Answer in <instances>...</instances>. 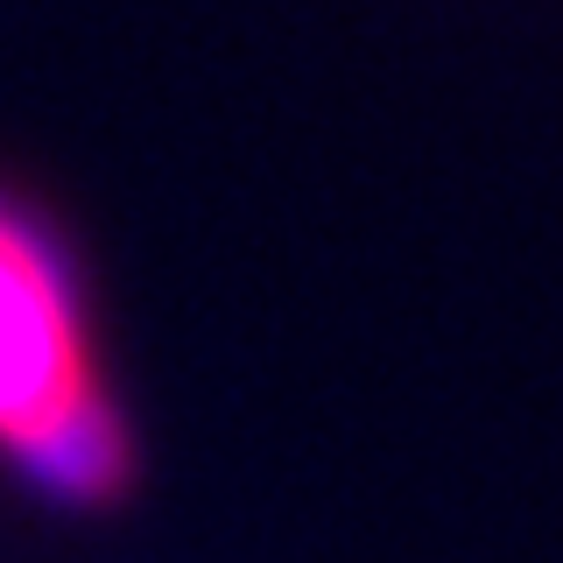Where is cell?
I'll return each instance as SVG.
<instances>
[{
    "mask_svg": "<svg viewBox=\"0 0 563 563\" xmlns=\"http://www.w3.org/2000/svg\"><path fill=\"white\" fill-rule=\"evenodd\" d=\"M0 457L57 507L106 515L134 493L141 451L92 360L64 246L0 198Z\"/></svg>",
    "mask_w": 563,
    "mask_h": 563,
    "instance_id": "obj_1",
    "label": "cell"
}]
</instances>
